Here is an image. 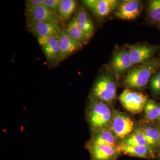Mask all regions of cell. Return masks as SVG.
<instances>
[{
  "mask_svg": "<svg viewBox=\"0 0 160 160\" xmlns=\"http://www.w3.org/2000/svg\"><path fill=\"white\" fill-rule=\"evenodd\" d=\"M147 143L151 149L159 142L160 132L154 128L148 127L142 129Z\"/></svg>",
  "mask_w": 160,
  "mask_h": 160,
  "instance_id": "cell-21",
  "label": "cell"
},
{
  "mask_svg": "<svg viewBox=\"0 0 160 160\" xmlns=\"http://www.w3.org/2000/svg\"><path fill=\"white\" fill-rule=\"evenodd\" d=\"M159 142L160 143V140H159Z\"/></svg>",
  "mask_w": 160,
  "mask_h": 160,
  "instance_id": "cell-28",
  "label": "cell"
},
{
  "mask_svg": "<svg viewBox=\"0 0 160 160\" xmlns=\"http://www.w3.org/2000/svg\"><path fill=\"white\" fill-rule=\"evenodd\" d=\"M44 1V0H27L26 1V8H32L43 5Z\"/></svg>",
  "mask_w": 160,
  "mask_h": 160,
  "instance_id": "cell-26",
  "label": "cell"
},
{
  "mask_svg": "<svg viewBox=\"0 0 160 160\" xmlns=\"http://www.w3.org/2000/svg\"><path fill=\"white\" fill-rule=\"evenodd\" d=\"M134 125L133 120L123 112L115 111L112 115L110 129L117 139H123L129 136L134 129Z\"/></svg>",
  "mask_w": 160,
  "mask_h": 160,
  "instance_id": "cell-4",
  "label": "cell"
},
{
  "mask_svg": "<svg viewBox=\"0 0 160 160\" xmlns=\"http://www.w3.org/2000/svg\"><path fill=\"white\" fill-rule=\"evenodd\" d=\"M38 40L48 61L56 64L60 52L58 37H44Z\"/></svg>",
  "mask_w": 160,
  "mask_h": 160,
  "instance_id": "cell-13",
  "label": "cell"
},
{
  "mask_svg": "<svg viewBox=\"0 0 160 160\" xmlns=\"http://www.w3.org/2000/svg\"><path fill=\"white\" fill-rule=\"evenodd\" d=\"M148 12L152 21L160 23V0H152L149 2Z\"/></svg>",
  "mask_w": 160,
  "mask_h": 160,
  "instance_id": "cell-23",
  "label": "cell"
},
{
  "mask_svg": "<svg viewBox=\"0 0 160 160\" xmlns=\"http://www.w3.org/2000/svg\"><path fill=\"white\" fill-rule=\"evenodd\" d=\"M116 91V84L112 77L109 74L102 75L95 82L92 89L91 100L111 103L115 98Z\"/></svg>",
  "mask_w": 160,
  "mask_h": 160,
  "instance_id": "cell-3",
  "label": "cell"
},
{
  "mask_svg": "<svg viewBox=\"0 0 160 160\" xmlns=\"http://www.w3.org/2000/svg\"><path fill=\"white\" fill-rule=\"evenodd\" d=\"M87 148L91 160H117L121 154L118 148L109 145L89 142Z\"/></svg>",
  "mask_w": 160,
  "mask_h": 160,
  "instance_id": "cell-7",
  "label": "cell"
},
{
  "mask_svg": "<svg viewBox=\"0 0 160 160\" xmlns=\"http://www.w3.org/2000/svg\"><path fill=\"white\" fill-rule=\"evenodd\" d=\"M82 2L92 13L99 17H104L111 13L118 6L116 0H85Z\"/></svg>",
  "mask_w": 160,
  "mask_h": 160,
  "instance_id": "cell-8",
  "label": "cell"
},
{
  "mask_svg": "<svg viewBox=\"0 0 160 160\" xmlns=\"http://www.w3.org/2000/svg\"><path fill=\"white\" fill-rule=\"evenodd\" d=\"M60 52L56 63L66 59L69 55L78 51L82 48L83 45L73 39L66 32L62 29L58 36Z\"/></svg>",
  "mask_w": 160,
  "mask_h": 160,
  "instance_id": "cell-10",
  "label": "cell"
},
{
  "mask_svg": "<svg viewBox=\"0 0 160 160\" xmlns=\"http://www.w3.org/2000/svg\"><path fill=\"white\" fill-rule=\"evenodd\" d=\"M117 139L111 130L105 128L95 132L89 142L109 145L118 148L119 145L118 144Z\"/></svg>",
  "mask_w": 160,
  "mask_h": 160,
  "instance_id": "cell-17",
  "label": "cell"
},
{
  "mask_svg": "<svg viewBox=\"0 0 160 160\" xmlns=\"http://www.w3.org/2000/svg\"><path fill=\"white\" fill-rule=\"evenodd\" d=\"M150 87L155 95L160 94V71L156 72L150 78Z\"/></svg>",
  "mask_w": 160,
  "mask_h": 160,
  "instance_id": "cell-24",
  "label": "cell"
},
{
  "mask_svg": "<svg viewBox=\"0 0 160 160\" xmlns=\"http://www.w3.org/2000/svg\"><path fill=\"white\" fill-rule=\"evenodd\" d=\"M158 119L159 121L160 122V111L159 116V117H158Z\"/></svg>",
  "mask_w": 160,
  "mask_h": 160,
  "instance_id": "cell-27",
  "label": "cell"
},
{
  "mask_svg": "<svg viewBox=\"0 0 160 160\" xmlns=\"http://www.w3.org/2000/svg\"><path fill=\"white\" fill-rule=\"evenodd\" d=\"M60 2V0H44L43 5L51 11L57 12Z\"/></svg>",
  "mask_w": 160,
  "mask_h": 160,
  "instance_id": "cell-25",
  "label": "cell"
},
{
  "mask_svg": "<svg viewBox=\"0 0 160 160\" xmlns=\"http://www.w3.org/2000/svg\"><path fill=\"white\" fill-rule=\"evenodd\" d=\"M66 30L73 39L81 43L83 46L87 44L91 38L86 34L80 27L76 15L69 22Z\"/></svg>",
  "mask_w": 160,
  "mask_h": 160,
  "instance_id": "cell-16",
  "label": "cell"
},
{
  "mask_svg": "<svg viewBox=\"0 0 160 160\" xmlns=\"http://www.w3.org/2000/svg\"><path fill=\"white\" fill-rule=\"evenodd\" d=\"M77 2L74 0H60L58 11L62 21L66 22L75 10Z\"/></svg>",
  "mask_w": 160,
  "mask_h": 160,
  "instance_id": "cell-19",
  "label": "cell"
},
{
  "mask_svg": "<svg viewBox=\"0 0 160 160\" xmlns=\"http://www.w3.org/2000/svg\"><path fill=\"white\" fill-rule=\"evenodd\" d=\"M28 30L37 38L44 37H58L62 28L59 24L49 22L33 21L27 19Z\"/></svg>",
  "mask_w": 160,
  "mask_h": 160,
  "instance_id": "cell-6",
  "label": "cell"
},
{
  "mask_svg": "<svg viewBox=\"0 0 160 160\" xmlns=\"http://www.w3.org/2000/svg\"><path fill=\"white\" fill-rule=\"evenodd\" d=\"M123 107L133 114H138L145 108L147 98L141 92L127 89L122 92L119 98Z\"/></svg>",
  "mask_w": 160,
  "mask_h": 160,
  "instance_id": "cell-5",
  "label": "cell"
},
{
  "mask_svg": "<svg viewBox=\"0 0 160 160\" xmlns=\"http://www.w3.org/2000/svg\"><path fill=\"white\" fill-rule=\"evenodd\" d=\"M122 144L131 146H146L150 148L146 141L142 130L140 129H138L129 135L124 139Z\"/></svg>",
  "mask_w": 160,
  "mask_h": 160,
  "instance_id": "cell-20",
  "label": "cell"
},
{
  "mask_svg": "<svg viewBox=\"0 0 160 160\" xmlns=\"http://www.w3.org/2000/svg\"><path fill=\"white\" fill-rule=\"evenodd\" d=\"M128 51L134 65L142 64L152 59L157 48L147 45H133L130 46Z\"/></svg>",
  "mask_w": 160,
  "mask_h": 160,
  "instance_id": "cell-12",
  "label": "cell"
},
{
  "mask_svg": "<svg viewBox=\"0 0 160 160\" xmlns=\"http://www.w3.org/2000/svg\"><path fill=\"white\" fill-rule=\"evenodd\" d=\"M160 68V59H152L130 70L124 79V85L129 89L142 88Z\"/></svg>",
  "mask_w": 160,
  "mask_h": 160,
  "instance_id": "cell-1",
  "label": "cell"
},
{
  "mask_svg": "<svg viewBox=\"0 0 160 160\" xmlns=\"http://www.w3.org/2000/svg\"><path fill=\"white\" fill-rule=\"evenodd\" d=\"M146 116L149 121H154L158 118L160 114V107L156 103L151 100L147 101L145 108Z\"/></svg>",
  "mask_w": 160,
  "mask_h": 160,
  "instance_id": "cell-22",
  "label": "cell"
},
{
  "mask_svg": "<svg viewBox=\"0 0 160 160\" xmlns=\"http://www.w3.org/2000/svg\"><path fill=\"white\" fill-rule=\"evenodd\" d=\"M26 12L28 19L49 22L59 25L62 21L56 12L51 11L44 5L26 8Z\"/></svg>",
  "mask_w": 160,
  "mask_h": 160,
  "instance_id": "cell-9",
  "label": "cell"
},
{
  "mask_svg": "<svg viewBox=\"0 0 160 160\" xmlns=\"http://www.w3.org/2000/svg\"><path fill=\"white\" fill-rule=\"evenodd\" d=\"M121 153L142 158H152L155 155L152 149L146 146H131L121 144L118 146Z\"/></svg>",
  "mask_w": 160,
  "mask_h": 160,
  "instance_id": "cell-15",
  "label": "cell"
},
{
  "mask_svg": "<svg viewBox=\"0 0 160 160\" xmlns=\"http://www.w3.org/2000/svg\"><path fill=\"white\" fill-rule=\"evenodd\" d=\"M76 15L80 27L86 34L92 37L94 33V25L87 12L82 7H81Z\"/></svg>",
  "mask_w": 160,
  "mask_h": 160,
  "instance_id": "cell-18",
  "label": "cell"
},
{
  "mask_svg": "<svg viewBox=\"0 0 160 160\" xmlns=\"http://www.w3.org/2000/svg\"><path fill=\"white\" fill-rule=\"evenodd\" d=\"M87 112V119L94 132L107 128L111 122V111L106 103L91 100Z\"/></svg>",
  "mask_w": 160,
  "mask_h": 160,
  "instance_id": "cell-2",
  "label": "cell"
},
{
  "mask_svg": "<svg viewBox=\"0 0 160 160\" xmlns=\"http://www.w3.org/2000/svg\"><path fill=\"white\" fill-rule=\"evenodd\" d=\"M133 65L128 50L122 49L115 52L110 66L112 69L117 73L123 74L131 69Z\"/></svg>",
  "mask_w": 160,
  "mask_h": 160,
  "instance_id": "cell-14",
  "label": "cell"
},
{
  "mask_svg": "<svg viewBox=\"0 0 160 160\" xmlns=\"http://www.w3.org/2000/svg\"><path fill=\"white\" fill-rule=\"evenodd\" d=\"M142 9L141 2L137 0L122 1L115 12L116 16L125 20L135 19L140 15Z\"/></svg>",
  "mask_w": 160,
  "mask_h": 160,
  "instance_id": "cell-11",
  "label": "cell"
}]
</instances>
